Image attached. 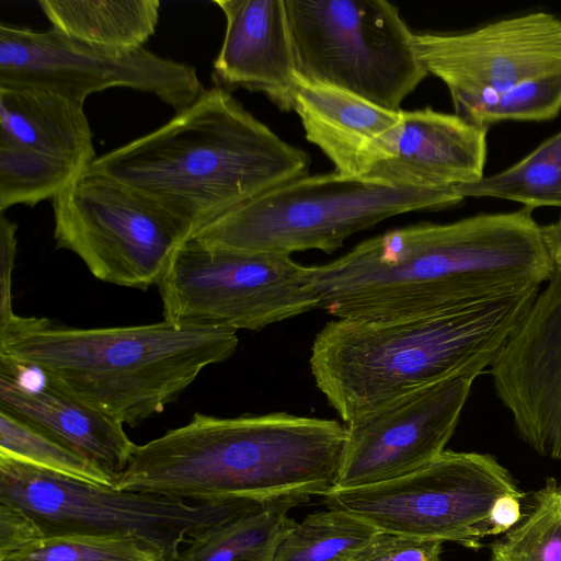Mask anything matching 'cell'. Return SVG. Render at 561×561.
I'll use <instances>...</instances> for the list:
<instances>
[{"label":"cell","instance_id":"1","mask_svg":"<svg viewBox=\"0 0 561 561\" xmlns=\"http://www.w3.org/2000/svg\"><path fill=\"white\" fill-rule=\"evenodd\" d=\"M533 208L419 222L309 266L318 309L335 319L443 312L548 282L554 267Z\"/></svg>","mask_w":561,"mask_h":561},{"label":"cell","instance_id":"2","mask_svg":"<svg viewBox=\"0 0 561 561\" xmlns=\"http://www.w3.org/2000/svg\"><path fill=\"white\" fill-rule=\"evenodd\" d=\"M310 163L305 150L215 85L164 125L96 157L88 169L151 199L192 237L224 214L308 175Z\"/></svg>","mask_w":561,"mask_h":561},{"label":"cell","instance_id":"3","mask_svg":"<svg viewBox=\"0 0 561 561\" xmlns=\"http://www.w3.org/2000/svg\"><path fill=\"white\" fill-rule=\"evenodd\" d=\"M539 285L419 317L334 319L317 333L310 370L345 425L438 382L491 366Z\"/></svg>","mask_w":561,"mask_h":561},{"label":"cell","instance_id":"4","mask_svg":"<svg viewBox=\"0 0 561 561\" xmlns=\"http://www.w3.org/2000/svg\"><path fill=\"white\" fill-rule=\"evenodd\" d=\"M345 442L346 425L335 420L196 412L137 445L113 486L192 502L323 496L335 488Z\"/></svg>","mask_w":561,"mask_h":561},{"label":"cell","instance_id":"5","mask_svg":"<svg viewBox=\"0 0 561 561\" xmlns=\"http://www.w3.org/2000/svg\"><path fill=\"white\" fill-rule=\"evenodd\" d=\"M237 331L171 322L70 328L14 313L0 321V359L32 367L123 425L175 401L208 366L230 358Z\"/></svg>","mask_w":561,"mask_h":561},{"label":"cell","instance_id":"6","mask_svg":"<svg viewBox=\"0 0 561 561\" xmlns=\"http://www.w3.org/2000/svg\"><path fill=\"white\" fill-rule=\"evenodd\" d=\"M456 188H398L335 171L282 184L224 214L190 239L217 249L331 254L351 236L391 217L460 204Z\"/></svg>","mask_w":561,"mask_h":561},{"label":"cell","instance_id":"7","mask_svg":"<svg viewBox=\"0 0 561 561\" xmlns=\"http://www.w3.org/2000/svg\"><path fill=\"white\" fill-rule=\"evenodd\" d=\"M267 501L192 502L85 482L0 457V503L28 514L44 536L137 538L174 561L206 526Z\"/></svg>","mask_w":561,"mask_h":561},{"label":"cell","instance_id":"8","mask_svg":"<svg viewBox=\"0 0 561 561\" xmlns=\"http://www.w3.org/2000/svg\"><path fill=\"white\" fill-rule=\"evenodd\" d=\"M296 73L399 111L430 75L386 0H284Z\"/></svg>","mask_w":561,"mask_h":561},{"label":"cell","instance_id":"9","mask_svg":"<svg viewBox=\"0 0 561 561\" xmlns=\"http://www.w3.org/2000/svg\"><path fill=\"white\" fill-rule=\"evenodd\" d=\"M505 495H525L493 456L445 450L425 467L366 486L332 490L329 508L358 517L380 533L478 549L492 536L491 512Z\"/></svg>","mask_w":561,"mask_h":561},{"label":"cell","instance_id":"10","mask_svg":"<svg viewBox=\"0 0 561 561\" xmlns=\"http://www.w3.org/2000/svg\"><path fill=\"white\" fill-rule=\"evenodd\" d=\"M163 319L261 331L318 309L309 266L289 255L205 247L188 239L158 285Z\"/></svg>","mask_w":561,"mask_h":561},{"label":"cell","instance_id":"11","mask_svg":"<svg viewBox=\"0 0 561 561\" xmlns=\"http://www.w3.org/2000/svg\"><path fill=\"white\" fill-rule=\"evenodd\" d=\"M51 201L57 248L73 252L105 283L158 286L191 238L151 199L88 168Z\"/></svg>","mask_w":561,"mask_h":561},{"label":"cell","instance_id":"12","mask_svg":"<svg viewBox=\"0 0 561 561\" xmlns=\"http://www.w3.org/2000/svg\"><path fill=\"white\" fill-rule=\"evenodd\" d=\"M0 85L36 87L84 103L110 88L153 94L175 113L204 88L194 67L146 47L115 49L90 45L55 28L37 32L0 24Z\"/></svg>","mask_w":561,"mask_h":561},{"label":"cell","instance_id":"13","mask_svg":"<svg viewBox=\"0 0 561 561\" xmlns=\"http://www.w3.org/2000/svg\"><path fill=\"white\" fill-rule=\"evenodd\" d=\"M430 75L447 87L455 114L467 119L514 87L561 71V19L530 12L461 33H414Z\"/></svg>","mask_w":561,"mask_h":561},{"label":"cell","instance_id":"14","mask_svg":"<svg viewBox=\"0 0 561 561\" xmlns=\"http://www.w3.org/2000/svg\"><path fill=\"white\" fill-rule=\"evenodd\" d=\"M476 377L448 379L346 425L333 490L366 486L412 473L440 456Z\"/></svg>","mask_w":561,"mask_h":561},{"label":"cell","instance_id":"15","mask_svg":"<svg viewBox=\"0 0 561 561\" xmlns=\"http://www.w3.org/2000/svg\"><path fill=\"white\" fill-rule=\"evenodd\" d=\"M522 439L561 460V271H554L491 365Z\"/></svg>","mask_w":561,"mask_h":561},{"label":"cell","instance_id":"16","mask_svg":"<svg viewBox=\"0 0 561 561\" xmlns=\"http://www.w3.org/2000/svg\"><path fill=\"white\" fill-rule=\"evenodd\" d=\"M0 410L35 426L112 480L136 448L124 425L95 410L38 370L0 359Z\"/></svg>","mask_w":561,"mask_h":561},{"label":"cell","instance_id":"17","mask_svg":"<svg viewBox=\"0 0 561 561\" xmlns=\"http://www.w3.org/2000/svg\"><path fill=\"white\" fill-rule=\"evenodd\" d=\"M489 128L457 114L424 108L403 111L389 158L364 180L398 188L447 190L481 180Z\"/></svg>","mask_w":561,"mask_h":561},{"label":"cell","instance_id":"18","mask_svg":"<svg viewBox=\"0 0 561 561\" xmlns=\"http://www.w3.org/2000/svg\"><path fill=\"white\" fill-rule=\"evenodd\" d=\"M226 30L214 60L216 85L264 94L283 112L294 111V49L284 0H215Z\"/></svg>","mask_w":561,"mask_h":561},{"label":"cell","instance_id":"19","mask_svg":"<svg viewBox=\"0 0 561 561\" xmlns=\"http://www.w3.org/2000/svg\"><path fill=\"white\" fill-rule=\"evenodd\" d=\"M294 111L306 138L343 176L364 179L389 158L402 122V110L376 105L340 88L296 73Z\"/></svg>","mask_w":561,"mask_h":561},{"label":"cell","instance_id":"20","mask_svg":"<svg viewBox=\"0 0 561 561\" xmlns=\"http://www.w3.org/2000/svg\"><path fill=\"white\" fill-rule=\"evenodd\" d=\"M83 105L48 89L0 85V139L83 171L96 158Z\"/></svg>","mask_w":561,"mask_h":561},{"label":"cell","instance_id":"21","mask_svg":"<svg viewBox=\"0 0 561 561\" xmlns=\"http://www.w3.org/2000/svg\"><path fill=\"white\" fill-rule=\"evenodd\" d=\"M285 495L204 527L181 548L174 561H274L296 520L291 508L310 500Z\"/></svg>","mask_w":561,"mask_h":561},{"label":"cell","instance_id":"22","mask_svg":"<svg viewBox=\"0 0 561 561\" xmlns=\"http://www.w3.org/2000/svg\"><path fill=\"white\" fill-rule=\"evenodd\" d=\"M51 27L100 47H144L156 32L159 0H39Z\"/></svg>","mask_w":561,"mask_h":561},{"label":"cell","instance_id":"23","mask_svg":"<svg viewBox=\"0 0 561 561\" xmlns=\"http://www.w3.org/2000/svg\"><path fill=\"white\" fill-rule=\"evenodd\" d=\"M466 197H495L535 209L561 207V130L517 163L490 176L456 187Z\"/></svg>","mask_w":561,"mask_h":561},{"label":"cell","instance_id":"24","mask_svg":"<svg viewBox=\"0 0 561 561\" xmlns=\"http://www.w3.org/2000/svg\"><path fill=\"white\" fill-rule=\"evenodd\" d=\"M379 533L347 512L327 507L296 522L274 561H352Z\"/></svg>","mask_w":561,"mask_h":561},{"label":"cell","instance_id":"25","mask_svg":"<svg viewBox=\"0 0 561 561\" xmlns=\"http://www.w3.org/2000/svg\"><path fill=\"white\" fill-rule=\"evenodd\" d=\"M81 171L69 162L0 139V211L54 199Z\"/></svg>","mask_w":561,"mask_h":561},{"label":"cell","instance_id":"26","mask_svg":"<svg viewBox=\"0 0 561 561\" xmlns=\"http://www.w3.org/2000/svg\"><path fill=\"white\" fill-rule=\"evenodd\" d=\"M0 457L64 477L113 485V480L35 426L0 410Z\"/></svg>","mask_w":561,"mask_h":561},{"label":"cell","instance_id":"27","mask_svg":"<svg viewBox=\"0 0 561 561\" xmlns=\"http://www.w3.org/2000/svg\"><path fill=\"white\" fill-rule=\"evenodd\" d=\"M491 561H561V490L553 479L530 513L491 546Z\"/></svg>","mask_w":561,"mask_h":561},{"label":"cell","instance_id":"28","mask_svg":"<svg viewBox=\"0 0 561 561\" xmlns=\"http://www.w3.org/2000/svg\"><path fill=\"white\" fill-rule=\"evenodd\" d=\"M0 561H165L148 543L126 536H44Z\"/></svg>","mask_w":561,"mask_h":561},{"label":"cell","instance_id":"29","mask_svg":"<svg viewBox=\"0 0 561 561\" xmlns=\"http://www.w3.org/2000/svg\"><path fill=\"white\" fill-rule=\"evenodd\" d=\"M560 111L561 71L514 87L473 111L466 121L489 128L504 121H549Z\"/></svg>","mask_w":561,"mask_h":561},{"label":"cell","instance_id":"30","mask_svg":"<svg viewBox=\"0 0 561 561\" xmlns=\"http://www.w3.org/2000/svg\"><path fill=\"white\" fill-rule=\"evenodd\" d=\"M443 542L379 533L352 561H440Z\"/></svg>","mask_w":561,"mask_h":561},{"label":"cell","instance_id":"31","mask_svg":"<svg viewBox=\"0 0 561 561\" xmlns=\"http://www.w3.org/2000/svg\"><path fill=\"white\" fill-rule=\"evenodd\" d=\"M43 537L42 530L28 514L13 505L0 503V559Z\"/></svg>","mask_w":561,"mask_h":561},{"label":"cell","instance_id":"32","mask_svg":"<svg viewBox=\"0 0 561 561\" xmlns=\"http://www.w3.org/2000/svg\"><path fill=\"white\" fill-rule=\"evenodd\" d=\"M16 225L0 216V321L12 317V272L18 252Z\"/></svg>","mask_w":561,"mask_h":561},{"label":"cell","instance_id":"33","mask_svg":"<svg viewBox=\"0 0 561 561\" xmlns=\"http://www.w3.org/2000/svg\"><path fill=\"white\" fill-rule=\"evenodd\" d=\"M525 495H505L496 501L491 512L492 536L502 535L522 520L520 501Z\"/></svg>","mask_w":561,"mask_h":561},{"label":"cell","instance_id":"34","mask_svg":"<svg viewBox=\"0 0 561 561\" xmlns=\"http://www.w3.org/2000/svg\"><path fill=\"white\" fill-rule=\"evenodd\" d=\"M541 231L554 271H561V214L556 221L541 226Z\"/></svg>","mask_w":561,"mask_h":561},{"label":"cell","instance_id":"35","mask_svg":"<svg viewBox=\"0 0 561 561\" xmlns=\"http://www.w3.org/2000/svg\"><path fill=\"white\" fill-rule=\"evenodd\" d=\"M560 490H561V486H560Z\"/></svg>","mask_w":561,"mask_h":561}]
</instances>
